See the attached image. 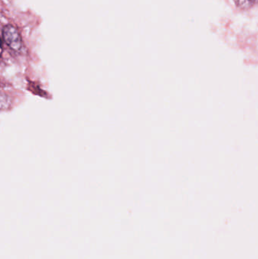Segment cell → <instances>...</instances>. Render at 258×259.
Masks as SVG:
<instances>
[{"label":"cell","instance_id":"obj_2","mask_svg":"<svg viewBox=\"0 0 258 259\" xmlns=\"http://www.w3.org/2000/svg\"><path fill=\"white\" fill-rule=\"evenodd\" d=\"M236 1H237L238 5L240 7L245 9V8H248L252 6L255 0H236Z\"/></svg>","mask_w":258,"mask_h":259},{"label":"cell","instance_id":"obj_1","mask_svg":"<svg viewBox=\"0 0 258 259\" xmlns=\"http://www.w3.org/2000/svg\"><path fill=\"white\" fill-rule=\"evenodd\" d=\"M3 37L6 45L15 52L21 51L23 47L22 39L18 29L12 25H6L3 28Z\"/></svg>","mask_w":258,"mask_h":259}]
</instances>
